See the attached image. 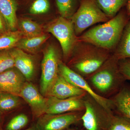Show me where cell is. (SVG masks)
Masks as SVG:
<instances>
[{
    "mask_svg": "<svg viewBox=\"0 0 130 130\" xmlns=\"http://www.w3.org/2000/svg\"><path fill=\"white\" fill-rule=\"evenodd\" d=\"M126 5V12L128 15L130 16V0H128Z\"/></svg>",
    "mask_w": 130,
    "mask_h": 130,
    "instance_id": "obj_30",
    "label": "cell"
},
{
    "mask_svg": "<svg viewBox=\"0 0 130 130\" xmlns=\"http://www.w3.org/2000/svg\"><path fill=\"white\" fill-rule=\"evenodd\" d=\"M115 104L119 111L130 120V89L124 88L116 96Z\"/></svg>",
    "mask_w": 130,
    "mask_h": 130,
    "instance_id": "obj_20",
    "label": "cell"
},
{
    "mask_svg": "<svg viewBox=\"0 0 130 130\" xmlns=\"http://www.w3.org/2000/svg\"><path fill=\"white\" fill-rule=\"evenodd\" d=\"M85 92L84 91L70 83L59 74L49 91L47 97L67 99L79 96Z\"/></svg>",
    "mask_w": 130,
    "mask_h": 130,
    "instance_id": "obj_12",
    "label": "cell"
},
{
    "mask_svg": "<svg viewBox=\"0 0 130 130\" xmlns=\"http://www.w3.org/2000/svg\"><path fill=\"white\" fill-rule=\"evenodd\" d=\"M78 97L61 99L48 96L47 97L45 113L59 114L79 109L82 107L83 104Z\"/></svg>",
    "mask_w": 130,
    "mask_h": 130,
    "instance_id": "obj_10",
    "label": "cell"
},
{
    "mask_svg": "<svg viewBox=\"0 0 130 130\" xmlns=\"http://www.w3.org/2000/svg\"><path fill=\"white\" fill-rule=\"evenodd\" d=\"M19 96L28 103L35 118H38L45 113L47 98L39 92L30 82L25 81Z\"/></svg>",
    "mask_w": 130,
    "mask_h": 130,
    "instance_id": "obj_7",
    "label": "cell"
},
{
    "mask_svg": "<svg viewBox=\"0 0 130 130\" xmlns=\"http://www.w3.org/2000/svg\"><path fill=\"white\" fill-rule=\"evenodd\" d=\"M114 71L108 68H103L96 73L91 78L93 84L100 91L105 92L113 84Z\"/></svg>",
    "mask_w": 130,
    "mask_h": 130,
    "instance_id": "obj_14",
    "label": "cell"
},
{
    "mask_svg": "<svg viewBox=\"0 0 130 130\" xmlns=\"http://www.w3.org/2000/svg\"><path fill=\"white\" fill-rule=\"evenodd\" d=\"M57 8L61 16L71 19L80 5L81 0H55Z\"/></svg>",
    "mask_w": 130,
    "mask_h": 130,
    "instance_id": "obj_22",
    "label": "cell"
},
{
    "mask_svg": "<svg viewBox=\"0 0 130 130\" xmlns=\"http://www.w3.org/2000/svg\"><path fill=\"white\" fill-rule=\"evenodd\" d=\"M18 8V2L15 0H0V12L9 31L17 30L18 21L16 16Z\"/></svg>",
    "mask_w": 130,
    "mask_h": 130,
    "instance_id": "obj_13",
    "label": "cell"
},
{
    "mask_svg": "<svg viewBox=\"0 0 130 130\" xmlns=\"http://www.w3.org/2000/svg\"><path fill=\"white\" fill-rule=\"evenodd\" d=\"M128 15L126 11L119 12L107 22L93 27L78 37V41L91 43L109 51L115 48L129 21Z\"/></svg>",
    "mask_w": 130,
    "mask_h": 130,
    "instance_id": "obj_1",
    "label": "cell"
},
{
    "mask_svg": "<svg viewBox=\"0 0 130 130\" xmlns=\"http://www.w3.org/2000/svg\"><path fill=\"white\" fill-rule=\"evenodd\" d=\"M78 119L75 113H45L37 118L36 125L38 130H65Z\"/></svg>",
    "mask_w": 130,
    "mask_h": 130,
    "instance_id": "obj_6",
    "label": "cell"
},
{
    "mask_svg": "<svg viewBox=\"0 0 130 130\" xmlns=\"http://www.w3.org/2000/svg\"><path fill=\"white\" fill-rule=\"evenodd\" d=\"M23 36L19 30L8 31L0 36V51L16 47V44Z\"/></svg>",
    "mask_w": 130,
    "mask_h": 130,
    "instance_id": "obj_21",
    "label": "cell"
},
{
    "mask_svg": "<svg viewBox=\"0 0 130 130\" xmlns=\"http://www.w3.org/2000/svg\"><path fill=\"white\" fill-rule=\"evenodd\" d=\"M14 61V67L24 76L26 80L30 82L35 71V64L32 56L22 50L14 47L11 49Z\"/></svg>",
    "mask_w": 130,
    "mask_h": 130,
    "instance_id": "obj_11",
    "label": "cell"
},
{
    "mask_svg": "<svg viewBox=\"0 0 130 130\" xmlns=\"http://www.w3.org/2000/svg\"><path fill=\"white\" fill-rule=\"evenodd\" d=\"M29 121V119L26 115H17L9 119L3 125V130H21L28 125Z\"/></svg>",
    "mask_w": 130,
    "mask_h": 130,
    "instance_id": "obj_24",
    "label": "cell"
},
{
    "mask_svg": "<svg viewBox=\"0 0 130 130\" xmlns=\"http://www.w3.org/2000/svg\"><path fill=\"white\" fill-rule=\"evenodd\" d=\"M46 29L59 42L64 58L68 57L78 41L71 20L60 16L47 26Z\"/></svg>",
    "mask_w": 130,
    "mask_h": 130,
    "instance_id": "obj_4",
    "label": "cell"
},
{
    "mask_svg": "<svg viewBox=\"0 0 130 130\" xmlns=\"http://www.w3.org/2000/svg\"><path fill=\"white\" fill-rule=\"evenodd\" d=\"M65 130H72V129H66Z\"/></svg>",
    "mask_w": 130,
    "mask_h": 130,
    "instance_id": "obj_33",
    "label": "cell"
},
{
    "mask_svg": "<svg viewBox=\"0 0 130 130\" xmlns=\"http://www.w3.org/2000/svg\"><path fill=\"white\" fill-rule=\"evenodd\" d=\"M18 27L24 37H35L44 34L41 26L29 19L20 20L18 21Z\"/></svg>",
    "mask_w": 130,
    "mask_h": 130,
    "instance_id": "obj_17",
    "label": "cell"
},
{
    "mask_svg": "<svg viewBox=\"0 0 130 130\" xmlns=\"http://www.w3.org/2000/svg\"><path fill=\"white\" fill-rule=\"evenodd\" d=\"M49 38V36L43 34L38 36L31 38L23 37L18 42L16 47L23 51L35 53Z\"/></svg>",
    "mask_w": 130,
    "mask_h": 130,
    "instance_id": "obj_16",
    "label": "cell"
},
{
    "mask_svg": "<svg viewBox=\"0 0 130 130\" xmlns=\"http://www.w3.org/2000/svg\"><path fill=\"white\" fill-rule=\"evenodd\" d=\"M14 67V61L11 49L0 51V73Z\"/></svg>",
    "mask_w": 130,
    "mask_h": 130,
    "instance_id": "obj_26",
    "label": "cell"
},
{
    "mask_svg": "<svg viewBox=\"0 0 130 130\" xmlns=\"http://www.w3.org/2000/svg\"><path fill=\"white\" fill-rule=\"evenodd\" d=\"M2 113L0 112V130H3V121L1 115Z\"/></svg>",
    "mask_w": 130,
    "mask_h": 130,
    "instance_id": "obj_32",
    "label": "cell"
},
{
    "mask_svg": "<svg viewBox=\"0 0 130 130\" xmlns=\"http://www.w3.org/2000/svg\"><path fill=\"white\" fill-rule=\"evenodd\" d=\"M85 105L86 111L82 118L84 126L87 130H98V121L93 107L87 102Z\"/></svg>",
    "mask_w": 130,
    "mask_h": 130,
    "instance_id": "obj_23",
    "label": "cell"
},
{
    "mask_svg": "<svg viewBox=\"0 0 130 130\" xmlns=\"http://www.w3.org/2000/svg\"><path fill=\"white\" fill-rule=\"evenodd\" d=\"M23 130H38L37 129V128L36 126V125L34 126H31L29 128H27V129H25Z\"/></svg>",
    "mask_w": 130,
    "mask_h": 130,
    "instance_id": "obj_31",
    "label": "cell"
},
{
    "mask_svg": "<svg viewBox=\"0 0 130 130\" xmlns=\"http://www.w3.org/2000/svg\"><path fill=\"white\" fill-rule=\"evenodd\" d=\"M19 96L6 92H0V112L7 113L16 109L20 105Z\"/></svg>",
    "mask_w": 130,
    "mask_h": 130,
    "instance_id": "obj_19",
    "label": "cell"
},
{
    "mask_svg": "<svg viewBox=\"0 0 130 130\" xmlns=\"http://www.w3.org/2000/svg\"><path fill=\"white\" fill-rule=\"evenodd\" d=\"M98 6L109 19L118 13L128 0H95Z\"/></svg>",
    "mask_w": 130,
    "mask_h": 130,
    "instance_id": "obj_18",
    "label": "cell"
},
{
    "mask_svg": "<svg viewBox=\"0 0 130 130\" xmlns=\"http://www.w3.org/2000/svg\"><path fill=\"white\" fill-rule=\"evenodd\" d=\"M121 60L119 66L120 72L123 77L130 80V60L126 59Z\"/></svg>",
    "mask_w": 130,
    "mask_h": 130,
    "instance_id": "obj_28",
    "label": "cell"
},
{
    "mask_svg": "<svg viewBox=\"0 0 130 130\" xmlns=\"http://www.w3.org/2000/svg\"><path fill=\"white\" fill-rule=\"evenodd\" d=\"M108 130H130V120L125 117H116L112 120Z\"/></svg>",
    "mask_w": 130,
    "mask_h": 130,
    "instance_id": "obj_27",
    "label": "cell"
},
{
    "mask_svg": "<svg viewBox=\"0 0 130 130\" xmlns=\"http://www.w3.org/2000/svg\"><path fill=\"white\" fill-rule=\"evenodd\" d=\"M59 54L57 50L53 46L45 49L41 65V76L40 91L47 97L51 86L59 75Z\"/></svg>",
    "mask_w": 130,
    "mask_h": 130,
    "instance_id": "obj_5",
    "label": "cell"
},
{
    "mask_svg": "<svg viewBox=\"0 0 130 130\" xmlns=\"http://www.w3.org/2000/svg\"><path fill=\"white\" fill-rule=\"evenodd\" d=\"M9 31L4 18L0 12V36Z\"/></svg>",
    "mask_w": 130,
    "mask_h": 130,
    "instance_id": "obj_29",
    "label": "cell"
},
{
    "mask_svg": "<svg viewBox=\"0 0 130 130\" xmlns=\"http://www.w3.org/2000/svg\"><path fill=\"white\" fill-rule=\"evenodd\" d=\"M116 47L115 56L117 59L130 58V20L126 25Z\"/></svg>",
    "mask_w": 130,
    "mask_h": 130,
    "instance_id": "obj_15",
    "label": "cell"
},
{
    "mask_svg": "<svg viewBox=\"0 0 130 130\" xmlns=\"http://www.w3.org/2000/svg\"><path fill=\"white\" fill-rule=\"evenodd\" d=\"M26 79L15 67L0 73V92L19 95Z\"/></svg>",
    "mask_w": 130,
    "mask_h": 130,
    "instance_id": "obj_9",
    "label": "cell"
},
{
    "mask_svg": "<svg viewBox=\"0 0 130 130\" xmlns=\"http://www.w3.org/2000/svg\"><path fill=\"white\" fill-rule=\"evenodd\" d=\"M59 74L70 83L88 93L99 105L105 109L108 108L107 100L96 94L83 77L60 61L59 62Z\"/></svg>",
    "mask_w": 130,
    "mask_h": 130,
    "instance_id": "obj_8",
    "label": "cell"
},
{
    "mask_svg": "<svg viewBox=\"0 0 130 130\" xmlns=\"http://www.w3.org/2000/svg\"><path fill=\"white\" fill-rule=\"evenodd\" d=\"M49 0H34L31 4L29 12L34 15L47 13L50 10Z\"/></svg>",
    "mask_w": 130,
    "mask_h": 130,
    "instance_id": "obj_25",
    "label": "cell"
},
{
    "mask_svg": "<svg viewBox=\"0 0 130 130\" xmlns=\"http://www.w3.org/2000/svg\"><path fill=\"white\" fill-rule=\"evenodd\" d=\"M110 19L100 9L95 0H81L77 10L70 19L78 37L91 26L105 23Z\"/></svg>",
    "mask_w": 130,
    "mask_h": 130,
    "instance_id": "obj_3",
    "label": "cell"
},
{
    "mask_svg": "<svg viewBox=\"0 0 130 130\" xmlns=\"http://www.w3.org/2000/svg\"><path fill=\"white\" fill-rule=\"evenodd\" d=\"M77 59L73 66L78 72L88 74L95 72L107 59L109 50L95 45L78 41L74 48Z\"/></svg>",
    "mask_w": 130,
    "mask_h": 130,
    "instance_id": "obj_2",
    "label": "cell"
}]
</instances>
